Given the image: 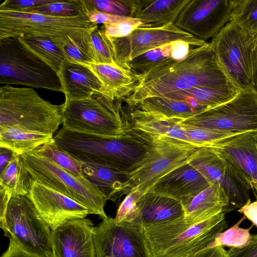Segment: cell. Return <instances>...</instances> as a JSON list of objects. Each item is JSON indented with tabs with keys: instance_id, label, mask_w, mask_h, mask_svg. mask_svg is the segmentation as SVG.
Instances as JSON below:
<instances>
[{
	"instance_id": "obj_1",
	"label": "cell",
	"mask_w": 257,
	"mask_h": 257,
	"mask_svg": "<svg viewBox=\"0 0 257 257\" xmlns=\"http://www.w3.org/2000/svg\"><path fill=\"white\" fill-rule=\"evenodd\" d=\"M139 83L125 98L135 106L153 96L199 86H216L229 84L219 67L210 43L192 46L184 59L173 61L136 74Z\"/></svg>"
},
{
	"instance_id": "obj_2",
	"label": "cell",
	"mask_w": 257,
	"mask_h": 257,
	"mask_svg": "<svg viewBox=\"0 0 257 257\" xmlns=\"http://www.w3.org/2000/svg\"><path fill=\"white\" fill-rule=\"evenodd\" d=\"M53 139L82 163L107 166L126 174L138 167L154 147L148 137L130 128L120 136L109 137L74 131L62 126Z\"/></svg>"
},
{
	"instance_id": "obj_3",
	"label": "cell",
	"mask_w": 257,
	"mask_h": 257,
	"mask_svg": "<svg viewBox=\"0 0 257 257\" xmlns=\"http://www.w3.org/2000/svg\"><path fill=\"white\" fill-rule=\"evenodd\" d=\"M226 212L204 221L188 223L184 216L157 225L144 226L152 257H187L207 249L228 227Z\"/></svg>"
},
{
	"instance_id": "obj_4",
	"label": "cell",
	"mask_w": 257,
	"mask_h": 257,
	"mask_svg": "<svg viewBox=\"0 0 257 257\" xmlns=\"http://www.w3.org/2000/svg\"><path fill=\"white\" fill-rule=\"evenodd\" d=\"M210 43L228 83L239 91H257V31L230 21Z\"/></svg>"
},
{
	"instance_id": "obj_5",
	"label": "cell",
	"mask_w": 257,
	"mask_h": 257,
	"mask_svg": "<svg viewBox=\"0 0 257 257\" xmlns=\"http://www.w3.org/2000/svg\"><path fill=\"white\" fill-rule=\"evenodd\" d=\"M98 26L91 23L86 15L61 18L0 10V39L43 37L63 48L73 42L88 37Z\"/></svg>"
},
{
	"instance_id": "obj_6",
	"label": "cell",
	"mask_w": 257,
	"mask_h": 257,
	"mask_svg": "<svg viewBox=\"0 0 257 257\" xmlns=\"http://www.w3.org/2000/svg\"><path fill=\"white\" fill-rule=\"evenodd\" d=\"M64 103L54 104L30 87H0V127H18L53 135L63 124Z\"/></svg>"
},
{
	"instance_id": "obj_7",
	"label": "cell",
	"mask_w": 257,
	"mask_h": 257,
	"mask_svg": "<svg viewBox=\"0 0 257 257\" xmlns=\"http://www.w3.org/2000/svg\"><path fill=\"white\" fill-rule=\"evenodd\" d=\"M21 156L33 180L74 200L102 219L108 216L104 211L107 198L83 175L71 173L34 152Z\"/></svg>"
},
{
	"instance_id": "obj_8",
	"label": "cell",
	"mask_w": 257,
	"mask_h": 257,
	"mask_svg": "<svg viewBox=\"0 0 257 257\" xmlns=\"http://www.w3.org/2000/svg\"><path fill=\"white\" fill-rule=\"evenodd\" d=\"M0 84L62 92L58 73L18 37L0 39Z\"/></svg>"
},
{
	"instance_id": "obj_9",
	"label": "cell",
	"mask_w": 257,
	"mask_h": 257,
	"mask_svg": "<svg viewBox=\"0 0 257 257\" xmlns=\"http://www.w3.org/2000/svg\"><path fill=\"white\" fill-rule=\"evenodd\" d=\"M63 103V126L67 128L109 137L120 136L128 130L120 104L103 94Z\"/></svg>"
},
{
	"instance_id": "obj_10",
	"label": "cell",
	"mask_w": 257,
	"mask_h": 257,
	"mask_svg": "<svg viewBox=\"0 0 257 257\" xmlns=\"http://www.w3.org/2000/svg\"><path fill=\"white\" fill-rule=\"evenodd\" d=\"M145 136L152 141L154 147L145 161L127 174L121 195L132 189H138L144 194L163 177L189 162L199 148L166 136Z\"/></svg>"
},
{
	"instance_id": "obj_11",
	"label": "cell",
	"mask_w": 257,
	"mask_h": 257,
	"mask_svg": "<svg viewBox=\"0 0 257 257\" xmlns=\"http://www.w3.org/2000/svg\"><path fill=\"white\" fill-rule=\"evenodd\" d=\"M189 164L210 185H219L228 200V212L239 209L250 199L251 185L236 163L222 151L199 148Z\"/></svg>"
},
{
	"instance_id": "obj_12",
	"label": "cell",
	"mask_w": 257,
	"mask_h": 257,
	"mask_svg": "<svg viewBox=\"0 0 257 257\" xmlns=\"http://www.w3.org/2000/svg\"><path fill=\"white\" fill-rule=\"evenodd\" d=\"M3 230L28 252L46 256L53 253L52 230L26 196L12 194Z\"/></svg>"
},
{
	"instance_id": "obj_13",
	"label": "cell",
	"mask_w": 257,
	"mask_h": 257,
	"mask_svg": "<svg viewBox=\"0 0 257 257\" xmlns=\"http://www.w3.org/2000/svg\"><path fill=\"white\" fill-rule=\"evenodd\" d=\"M180 122L184 125L233 133L257 131V91H240L231 100Z\"/></svg>"
},
{
	"instance_id": "obj_14",
	"label": "cell",
	"mask_w": 257,
	"mask_h": 257,
	"mask_svg": "<svg viewBox=\"0 0 257 257\" xmlns=\"http://www.w3.org/2000/svg\"><path fill=\"white\" fill-rule=\"evenodd\" d=\"M96 257H152L143 225L108 217L94 228Z\"/></svg>"
},
{
	"instance_id": "obj_15",
	"label": "cell",
	"mask_w": 257,
	"mask_h": 257,
	"mask_svg": "<svg viewBox=\"0 0 257 257\" xmlns=\"http://www.w3.org/2000/svg\"><path fill=\"white\" fill-rule=\"evenodd\" d=\"M108 38L115 62L124 69L128 62L138 56L174 41L182 40L193 47L201 46L207 43L181 30L173 23L156 28L140 27L125 37Z\"/></svg>"
},
{
	"instance_id": "obj_16",
	"label": "cell",
	"mask_w": 257,
	"mask_h": 257,
	"mask_svg": "<svg viewBox=\"0 0 257 257\" xmlns=\"http://www.w3.org/2000/svg\"><path fill=\"white\" fill-rule=\"evenodd\" d=\"M238 0H190L174 24L205 41L214 38L231 20Z\"/></svg>"
},
{
	"instance_id": "obj_17",
	"label": "cell",
	"mask_w": 257,
	"mask_h": 257,
	"mask_svg": "<svg viewBox=\"0 0 257 257\" xmlns=\"http://www.w3.org/2000/svg\"><path fill=\"white\" fill-rule=\"evenodd\" d=\"M27 196L51 230L70 220L90 214L86 207L35 181Z\"/></svg>"
},
{
	"instance_id": "obj_18",
	"label": "cell",
	"mask_w": 257,
	"mask_h": 257,
	"mask_svg": "<svg viewBox=\"0 0 257 257\" xmlns=\"http://www.w3.org/2000/svg\"><path fill=\"white\" fill-rule=\"evenodd\" d=\"M93 223L88 218L70 220L51 231L56 257H96Z\"/></svg>"
},
{
	"instance_id": "obj_19",
	"label": "cell",
	"mask_w": 257,
	"mask_h": 257,
	"mask_svg": "<svg viewBox=\"0 0 257 257\" xmlns=\"http://www.w3.org/2000/svg\"><path fill=\"white\" fill-rule=\"evenodd\" d=\"M58 74L62 92L65 96V102L86 99L96 94H102L116 100L112 93L86 65L66 60Z\"/></svg>"
},
{
	"instance_id": "obj_20",
	"label": "cell",
	"mask_w": 257,
	"mask_h": 257,
	"mask_svg": "<svg viewBox=\"0 0 257 257\" xmlns=\"http://www.w3.org/2000/svg\"><path fill=\"white\" fill-rule=\"evenodd\" d=\"M210 185L207 180L187 162L163 177L148 191L174 198L180 201L183 206Z\"/></svg>"
},
{
	"instance_id": "obj_21",
	"label": "cell",
	"mask_w": 257,
	"mask_h": 257,
	"mask_svg": "<svg viewBox=\"0 0 257 257\" xmlns=\"http://www.w3.org/2000/svg\"><path fill=\"white\" fill-rule=\"evenodd\" d=\"M209 148L222 151L239 167L257 192V131H248L224 138Z\"/></svg>"
},
{
	"instance_id": "obj_22",
	"label": "cell",
	"mask_w": 257,
	"mask_h": 257,
	"mask_svg": "<svg viewBox=\"0 0 257 257\" xmlns=\"http://www.w3.org/2000/svg\"><path fill=\"white\" fill-rule=\"evenodd\" d=\"M138 206L140 212L138 222L143 226L162 224L184 216L180 201L152 191L142 196Z\"/></svg>"
},
{
	"instance_id": "obj_23",
	"label": "cell",
	"mask_w": 257,
	"mask_h": 257,
	"mask_svg": "<svg viewBox=\"0 0 257 257\" xmlns=\"http://www.w3.org/2000/svg\"><path fill=\"white\" fill-rule=\"evenodd\" d=\"M228 198L217 184L210 185L183 206L184 219L188 223L204 221L220 213L228 212Z\"/></svg>"
},
{
	"instance_id": "obj_24",
	"label": "cell",
	"mask_w": 257,
	"mask_h": 257,
	"mask_svg": "<svg viewBox=\"0 0 257 257\" xmlns=\"http://www.w3.org/2000/svg\"><path fill=\"white\" fill-rule=\"evenodd\" d=\"M134 18L144 28H156L174 24L190 0H134Z\"/></svg>"
},
{
	"instance_id": "obj_25",
	"label": "cell",
	"mask_w": 257,
	"mask_h": 257,
	"mask_svg": "<svg viewBox=\"0 0 257 257\" xmlns=\"http://www.w3.org/2000/svg\"><path fill=\"white\" fill-rule=\"evenodd\" d=\"M239 91L231 84H226L216 86L196 87L162 96L187 102L204 111L231 100Z\"/></svg>"
},
{
	"instance_id": "obj_26",
	"label": "cell",
	"mask_w": 257,
	"mask_h": 257,
	"mask_svg": "<svg viewBox=\"0 0 257 257\" xmlns=\"http://www.w3.org/2000/svg\"><path fill=\"white\" fill-rule=\"evenodd\" d=\"M131 117L132 123L129 127L137 132L149 136H166L191 144L181 124L182 119L156 116L138 108L131 113Z\"/></svg>"
},
{
	"instance_id": "obj_27",
	"label": "cell",
	"mask_w": 257,
	"mask_h": 257,
	"mask_svg": "<svg viewBox=\"0 0 257 257\" xmlns=\"http://www.w3.org/2000/svg\"><path fill=\"white\" fill-rule=\"evenodd\" d=\"M86 65L97 75L115 100L127 97L139 83L135 73L117 65L90 63Z\"/></svg>"
},
{
	"instance_id": "obj_28",
	"label": "cell",
	"mask_w": 257,
	"mask_h": 257,
	"mask_svg": "<svg viewBox=\"0 0 257 257\" xmlns=\"http://www.w3.org/2000/svg\"><path fill=\"white\" fill-rule=\"evenodd\" d=\"M82 173L105 195L107 200L115 201L121 196L128 174L114 168L83 163Z\"/></svg>"
},
{
	"instance_id": "obj_29",
	"label": "cell",
	"mask_w": 257,
	"mask_h": 257,
	"mask_svg": "<svg viewBox=\"0 0 257 257\" xmlns=\"http://www.w3.org/2000/svg\"><path fill=\"white\" fill-rule=\"evenodd\" d=\"M53 135L18 127H0V147L21 156L34 152L53 139Z\"/></svg>"
},
{
	"instance_id": "obj_30",
	"label": "cell",
	"mask_w": 257,
	"mask_h": 257,
	"mask_svg": "<svg viewBox=\"0 0 257 257\" xmlns=\"http://www.w3.org/2000/svg\"><path fill=\"white\" fill-rule=\"evenodd\" d=\"M136 106L141 111L152 115L182 120L203 111L187 102L163 96L148 97Z\"/></svg>"
},
{
	"instance_id": "obj_31",
	"label": "cell",
	"mask_w": 257,
	"mask_h": 257,
	"mask_svg": "<svg viewBox=\"0 0 257 257\" xmlns=\"http://www.w3.org/2000/svg\"><path fill=\"white\" fill-rule=\"evenodd\" d=\"M33 180L21 156L13 157L1 171L0 185L9 189L12 194L27 196Z\"/></svg>"
},
{
	"instance_id": "obj_32",
	"label": "cell",
	"mask_w": 257,
	"mask_h": 257,
	"mask_svg": "<svg viewBox=\"0 0 257 257\" xmlns=\"http://www.w3.org/2000/svg\"><path fill=\"white\" fill-rule=\"evenodd\" d=\"M19 38L58 74L66 60L62 48L46 38L23 37Z\"/></svg>"
},
{
	"instance_id": "obj_33",
	"label": "cell",
	"mask_w": 257,
	"mask_h": 257,
	"mask_svg": "<svg viewBox=\"0 0 257 257\" xmlns=\"http://www.w3.org/2000/svg\"><path fill=\"white\" fill-rule=\"evenodd\" d=\"M173 42L138 56L127 63L126 69L141 74L158 66L177 61L173 58Z\"/></svg>"
},
{
	"instance_id": "obj_34",
	"label": "cell",
	"mask_w": 257,
	"mask_h": 257,
	"mask_svg": "<svg viewBox=\"0 0 257 257\" xmlns=\"http://www.w3.org/2000/svg\"><path fill=\"white\" fill-rule=\"evenodd\" d=\"M25 12L61 18L86 15L87 13L84 0H55L51 3L34 7Z\"/></svg>"
},
{
	"instance_id": "obj_35",
	"label": "cell",
	"mask_w": 257,
	"mask_h": 257,
	"mask_svg": "<svg viewBox=\"0 0 257 257\" xmlns=\"http://www.w3.org/2000/svg\"><path fill=\"white\" fill-rule=\"evenodd\" d=\"M33 152L49 159L71 173L83 175V163L63 149L55 142L54 139Z\"/></svg>"
},
{
	"instance_id": "obj_36",
	"label": "cell",
	"mask_w": 257,
	"mask_h": 257,
	"mask_svg": "<svg viewBox=\"0 0 257 257\" xmlns=\"http://www.w3.org/2000/svg\"><path fill=\"white\" fill-rule=\"evenodd\" d=\"M245 218L246 217L243 216L233 226L225 231L219 233L209 244L207 248L220 246L241 247L247 244L251 238L250 230L253 225L248 228L240 227L239 225Z\"/></svg>"
},
{
	"instance_id": "obj_37",
	"label": "cell",
	"mask_w": 257,
	"mask_h": 257,
	"mask_svg": "<svg viewBox=\"0 0 257 257\" xmlns=\"http://www.w3.org/2000/svg\"><path fill=\"white\" fill-rule=\"evenodd\" d=\"M90 43L94 56V63L116 65L111 42L103 28L98 26L91 32Z\"/></svg>"
},
{
	"instance_id": "obj_38",
	"label": "cell",
	"mask_w": 257,
	"mask_h": 257,
	"mask_svg": "<svg viewBox=\"0 0 257 257\" xmlns=\"http://www.w3.org/2000/svg\"><path fill=\"white\" fill-rule=\"evenodd\" d=\"M182 125L191 144L197 148L209 147L219 140L243 133L225 132Z\"/></svg>"
},
{
	"instance_id": "obj_39",
	"label": "cell",
	"mask_w": 257,
	"mask_h": 257,
	"mask_svg": "<svg viewBox=\"0 0 257 257\" xmlns=\"http://www.w3.org/2000/svg\"><path fill=\"white\" fill-rule=\"evenodd\" d=\"M230 21L247 31H257V0H238Z\"/></svg>"
},
{
	"instance_id": "obj_40",
	"label": "cell",
	"mask_w": 257,
	"mask_h": 257,
	"mask_svg": "<svg viewBox=\"0 0 257 257\" xmlns=\"http://www.w3.org/2000/svg\"><path fill=\"white\" fill-rule=\"evenodd\" d=\"M86 8L113 15L133 18L134 0H84Z\"/></svg>"
},
{
	"instance_id": "obj_41",
	"label": "cell",
	"mask_w": 257,
	"mask_h": 257,
	"mask_svg": "<svg viewBox=\"0 0 257 257\" xmlns=\"http://www.w3.org/2000/svg\"><path fill=\"white\" fill-rule=\"evenodd\" d=\"M62 49L68 61L85 65L95 63L90 43V35L81 40L73 42Z\"/></svg>"
},
{
	"instance_id": "obj_42",
	"label": "cell",
	"mask_w": 257,
	"mask_h": 257,
	"mask_svg": "<svg viewBox=\"0 0 257 257\" xmlns=\"http://www.w3.org/2000/svg\"><path fill=\"white\" fill-rule=\"evenodd\" d=\"M143 195L138 189L130 190L120 204L115 220L117 222H138L140 212L138 202Z\"/></svg>"
},
{
	"instance_id": "obj_43",
	"label": "cell",
	"mask_w": 257,
	"mask_h": 257,
	"mask_svg": "<svg viewBox=\"0 0 257 257\" xmlns=\"http://www.w3.org/2000/svg\"><path fill=\"white\" fill-rule=\"evenodd\" d=\"M86 15L89 20L91 23L97 25L99 24H103V25L121 22H136L141 21L137 18L106 14L98 11L94 9L86 8Z\"/></svg>"
},
{
	"instance_id": "obj_44",
	"label": "cell",
	"mask_w": 257,
	"mask_h": 257,
	"mask_svg": "<svg viewBox=\"0 0 257 257\" xmlns=\"http://www.w3.org/2000/svg\"><path fill=\"white\" fill-rule=\"evenodd\" d=\"M140 27L144 28V24L141 21L136 22H121L103 25V29L107 36L115 38L125 37Z\"/></svg>"
},
{
	"instance_id": "obj_45",
	"label": "cell",
	"mask_w": 257,
	"mask_h": 257,
	"mask_svg": "<svg viewBox=\"0 0 257 257\" xmlns=\"http://www.w3.org/2000/svg\"><path fill=\"white\" fill-rule=\"evenodd\" d=\"M55 0H6L0 5V10L25 12L36 7L50 4Z\"/></svg>"
},
{
	"instance_id": "obj_46",
	"label": "cell",
	"mask_w": 257,
	"mask_h": 257,
	"mask_svg": "<svg viewBox=\"0 0 257 257\" xmlns=\"http://www.w3.org/2000/svg\"><path fill=\"white\" fill-rule=\"evenodd\" d=\"M227 257H257V234L251 235L250 241L241 247H231L226 251Z\"/></svg>"
},
{
	"instance_id": "obj_47",
	"label": "cell",
	"mask_w": 257,
	"mask_h": 257,
	"mask_svg": "<svg viewBox=\"0 0 257 257\" xmlns=\"http://www.w3.org/2000/svg\"><path fill=\"white\" fill-rule=\"evenodd\" d=\"M9 238V246L1 257H56L53 252L47 256L31 253L23 249L12 237Z\"/></svg>"
},
{
	"instance_id": "obj_48",
	"label": "cell",
	"mask_w": 257,
	"mask_h": 257,
	"mask_svg": "<svg viewBox=\"0 0 257 257\" xmlns=\"http://www.w3.org/2000/svg\"><path fill=\"white\" fill-rule=\"evenodd\" d=\"M12 192L6 188L1 186L0 188V227H5L6 214Z\"/></svg>"
},
{
	"instance_id": "obj_49",
	"label": "cell",
	"mask_w": 257,
	"mask_h": 257,
	"mask_svg": "<svg viewBox=\"0 0 257 257\" xmlns=\"http://www.w3.org/2000/svg\"><path fill=\"white\" fill-rule=\"evenodd\" d=\"M237 211L249 219L253 225L257 227V199L252 202L249 200L244 205L238 209Z\"/></svg>"
},
{
	"instance_id": "obj_50",
	"label": "cell",
	"mask_w": 257,
	"mask_h": 257,
	"mask_svg": "<svg viewBox=\"0 0 257 257\" xmlns=\"http://www.w3.org/2000/svg\"><path fill=\"white\" fill-rule=\"evenodd\" d=\"M226 252L223 247L220 246L205 249L187 257H222Z\"/></svg>"
},
{
	"instance_id": "obj_51",
	"label": "cell",
	"mask_w": 257,
	"mask_h": 257,
	"mask_svg": "<svg viewBox=\"0 0 257 257\" xmlns=\"http://www.w3.org/2000/svg\"><path fill=\"white\" fill-rule=\"evenodd\" d=\"M14 154L11 151L1 148V171L8 165L12 160Z\"/></svg>"
},
{
	"instance_id": "obj_52",
	"label": "cell",
	"mask_w": 257,
	"mask_h": 257,
	"mask_svg": "<svg viewBox=\"0 0 257 257\" xmlns=\"http://www.w3.org/2000/svg\"><path fill=\"white\" fill-rule=\"evenodd\" d=\"M222 257H227V256L226 255V253H224V254L223 255Z\"/></svg>"
},
{
	"instance_id": "obj_53",
	"label": "cell",
	"mask_w": 257,
	"mask_h": 257,
	"mask_svg": "<svg viewBox=\"0 0 257 257\" xmlns=\"http://www.w3.org/2000/svg\"><path fill=\"white\" fill-rule=\"evenodd\" d=\"M105 257H115V256H105Z\"/></svg>"
}]
</instances>
